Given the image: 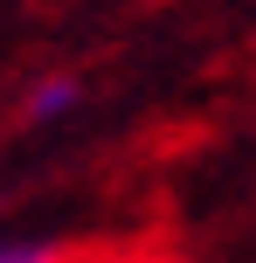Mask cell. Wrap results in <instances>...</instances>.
<instances>
[{"instance_id":"cell-1","label":"cell","mask_w":256,"mask_h":263,"mask_svg":"<svg viewBox=\"0 0 256 263\" xmlns=\"http://www.w3.org/2000/svg\"><path fill=\"white\" fill-rule=\"evenodd\" d=\"M76 77H49V83H35V97H28V111L35 118H63V111H76Z\"/></svg>"},{"instance_id":"cell-2","label":"cell","mask_w":256,"mask_h":263,"mask_svg":"<svg viewBox=\"0 0 256 263\" xmlns=\"http://www.w3.org/2000/svg\"><path fill=\"white\" fill-rule=\"evenodd\" d=\"M0 263H55V250L49 242H7L0 236Z\"/></svg>"},{"instance_id":"cell-3","label":"cell","mask_w":256,"mask_h":263,"mask_svg":"<svg viewBox=\"0 0 256 263\" xmlns=\"http://www.w3.org/2000/svg\"><path fill=\"white\" fill-rule=\"evenodd\" d=\"M125 263H166V256H125Z\"/></svg>"}]
</instances>
